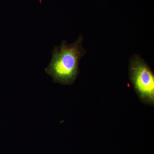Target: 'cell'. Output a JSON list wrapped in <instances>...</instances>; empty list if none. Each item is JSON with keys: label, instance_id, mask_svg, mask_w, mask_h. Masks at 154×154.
Here are the masks:
<instances>
[{"label": "cell", "instance_id": "1", "mask_svg": "<svg viewBox=\"0 0 154 154\" xmlns=\"http://www.w3.org/2000/svg\"><path fill=\"white\" fill-rule=\"evenodd\" d=\"M83 37L80 35L74 43L63 40L60 46H55L52 58L45 72L54 83L70 85L74 83L79 73V63L86 53L82 46Z\"/></svg>", "mask_w": 154, "mask_h": 154}, {"label": "cell", "instance_id": "2", "mask_svg": "<svg viewBox=\"0 0 154 154\" xmlns=\"http://www.w3.org/2000/svg\"><path fill=\"white\" fill-rule=\"evenodd\" d=\"M129 77L140 100L146 105H154V74L147 63L139 54L129 60Z\"/></svg>", "mask_w": 154, "mask_h": 154}]
</instances>
